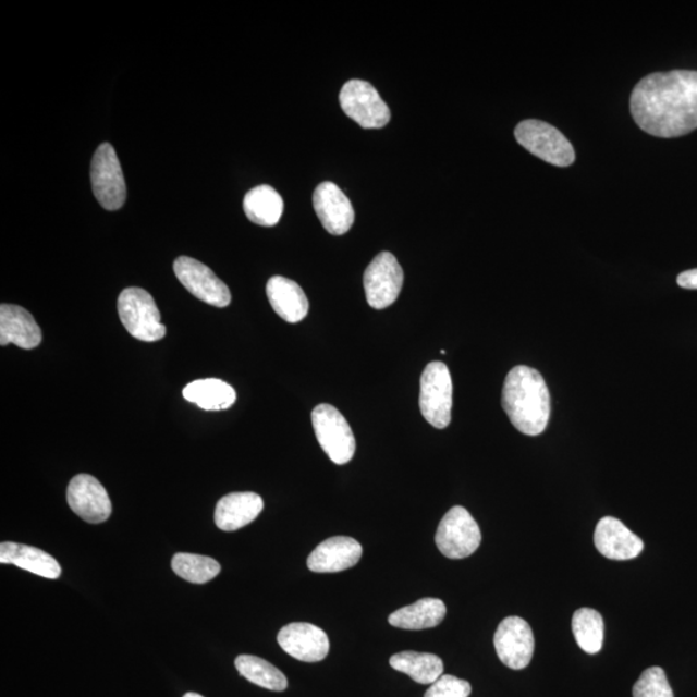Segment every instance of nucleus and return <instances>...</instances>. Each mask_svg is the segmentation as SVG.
I'll return each mask as SVG.
<instances>
[{
  "label": "nucleus",
  "instance_id": "f257e3e1",
  "mask_svg": "<svg viewBox=\"0 0 697 697\" xmlns=\"http://www.w3.org/2000/svg\"><path fill=\"white\" fill-rule=\"evenodd\" d=\"M631 111L640 130L673 138L697 129V72L672 70L645 76L634 87Z\"/></svg>",
  "mask_w": 697,
  "mask_h": 697
},
{
  "label": "nucleus",
  "instance_id": "f03ea898",
  "mask_svg": "<svg viewBox=\"0 0 697 697\" xmlns=\"http://www.w3.org/2000/svg\"><path fill=\"white\" fill-rule=\"evenodd\" d=\"M503 408L513 427L526 436H540L550 417V394L546 380L535 368L517 366L508 374Z\"/></svg>",
  "mask_w": 697,
  "mask_h": 697
},
{
  "label": "nucleus",
  "instance_id": "7ed1b4c3",
  "mask_svg": "<svg viewBox=\"0 0 697 697\" xmlns=\"http://www.w3.org/2000/svg\"><path fill=\"white\" fill-rule=\"evenodd\" d=\"M118 314L131 337L145 343H156L166 337V326L148 291L130 288L118 297Z\"/></svg>",
  "mask_w": 697,
  "mask_h": 697
},
{
  "label": "nucleus",
  "instance_id": "20e7f679",
  "mask_svg": "<svg viewBox=\"0 0 697 697\" xmlns=\"http://www.w3.org/2000/svg\"><path fill=\"white\" fill-rule=\"evenodd\" d=\"M517 142L531 155L557 167L575 162V150L560 130L538 120L523 121L514 131Z\"/></svg>",
  "mask_w": 697,
  "mask_h": 697
},
{
  "label": "nucleus",
  "instance_id": "39448f33",
  "mask_svg": "<svg viewBox=\"0 0 697 697\" xmlns=\"http://www.w3.org/2000/svg\"><path fill=\"white\" fill-rule=\"evenodd\" d=\"M314 433L320 448L338 465L351 462L355 453V438L351 425L331 404H319L311 413Z\"/></svg>",
  "mask_w": 697,
  "mask_h": 697
},
{
  "label": "nucleus",
  "instance_id": "423d86ee",
  "mask_svg": "<svg viewBox=\"0 0 697 697\" xmlns=\"http://www.w3.org/2000/svg\"><path fill=\"white\" fill-rule=\"evenodd\" d=\"M452 379L443 362H431L425 367L420 381L421 414L431 427L448 428L451 423Z\"/></svg>",
  "mask_w": 697,
  "mask_h": 697
},
{
  "label": "nucleus",
  "instance_id": "0eeeda50",
  "mask_svg": "<svg viewBox=\"0 0 697 697\" xmlns=\"http://www.w3.org/2000/svg\"><path fill=\"white\" fill-rule=\"evenodd\" d=\"M482 541L476 519L463 506H453L439 523L436 543L439 552L450 560L470 557Z\"/></svg>",
  "mask_w": 697,
  "mask_h": 697
},
{
  "label": "nucleus",
  "instance_id": "6e6552de",
  "mask_svg": "<svg viewBox=\"0 0 697 697\" xmlns=\"http://www.w3.org/2000/svg\"><path fill=\"white\" fill-rule=\"evenodd\" d=\"M90 181L97 201L108 211L123 207L127 198V186L123 176L120 159L109 143L97 148L90 164Z\"/></svg>",
  "mask_w": 697,
  "mask_h": 697
},
{
  "label": "nucleus",
  "instance_id": "1a4fd4ad",
  "mask_svg": "<svg viewBox=\"0 0 697 697\" xmlns=\"http://www.w3.org/2000/svg\"><path fill=\"white\" fill-rule=\"evenodd\" d=\"M344 113L366 130L382 129L390 122L389 107L371 83L353 80L340 93Z\"/></svg>",
  "mask_w": 697,
  "mask_h": 697
},
{
  "label": "nucleus",
  "instance_id": "9d476101",
  "mask_svg": "<svg viewBox=\"0 0 697 697\" xmlns=\"http://www.w3.org/2000/svg\"><path fill=\"white\" fill-rule=\"evenodd\" d=\"M367 303L374 309H386L399 298L403 285V269L390 253H381L368 265L365 277Z\"/></svg>",
  "mask_w": 697,
  "mask_h": 697
},
{
  "label": "nucleus",
  "instance_id": "9b49d317",
  "mask_svg": "<svg viewBox=\"0 0 697 697\" xmlns=\"http://www.w3.org/2000/svg\"><path fill=\"white\" fill-rule=\"evenodd\" d=\"M173 270L181 284L201 302L216 308H227L232 302L228 285L205 264L181 256L174 261Z\"/></svg>",
  "mask_w": 697,
  "mask_h": 697
},
{
  "label": "nucleus",
  "instance_id": "f8f14e48",
  "mask_svg": "<svg viewBox=\"0 0 697 697\" xmlns=\"http://www.w3.org/2000/svg\"><path fill=\"white\" fill-rule=\"evenodd\" d=\"M493 645L505 667L521 671L529 665L534 657L535 638L531 626L526 620L509 616L499 624Z\"/></svg>",
  "mask_w": 697,
  "mask_h": 697
},
{
  "label": "nucleus",
  "instance_id": "ddd939ff",
  "mask_svg": "<svg viewBox=\"0 0 697 697\" xmlns=\"http://www.w3.org/2000/svg\"><path fill=\"white\" fill-rule=\"evenodd\" d=\"M66 499L72 511L93 525L108 521L111 515V501L107 490L89 474H78L70 480Z\"/></svg>",
  "mask_w": 697,
  "mask_h": 697
},
{
  "label": "nucleus",
  "instance_id": "4468645a",
  "mask_svg": "<svg viewBox=\"0 0 697 697\" xmlns=\"http://www.w3.org/2000/svg\"><path fill=\"white\" fill-rule=\"evenodd\" d=\"M278 644L290 657L304 662H318L330 652V639L320 627L309 623H292L278 633Z\"/></svg>",
  "mask_w": 697,
  "mask_h": 697
},
{
  "label": "nucleus",
  "instance_id": "2eb2a0df",
  "mask_svg": "<svg viewBox=\"0 0 697 697\" xmlns=\"http://www.w3.org/2000/svg\"><path fill=\"white\" fill-rule=\"evenodd\" d=\"M313 205L323 228L332 235H343L354 224V208L337 184L326 181L313 195Z\"/></svg>",
  "mask_w": 697,
  "mask_h": 697
},
{
  "label": "nucleus",
  "instance_id": "dca6fc26",
  "mask_svg": "<svg viewBox=\"0 0 697 697\" xmlns=\"http://www.w3.org/2000/svg\"><path fill=\"white\" fill-rule=\"evenodd\" d=\"M595 543L599 553L613 561H629L644 550V541L622 521L604 517L598 522Z\"/></svg>",
  "mask_w": 697,
  "mask_h": 697
},
{
  "label": "nucleus",
  "instance_id": "f3484780",
  "mask_svg": "<svg viewBox=\"0 0 697 697\" xmlns=\"http://www.w3.org/2000/svg\"><path fill=\"white\" fill-rule=\"evenodd\" d=\"M362 549L357 540L347 536H333L320 542L308 558V567L313 573L332 574L352 568L360 561Z\"/></svg>",
  "mask_w": 697,
  "mask_h": 697
},
{
  "label": "nucleus",
  "instance_id": "a211bd4d",
  "mask_svg": "<svg viewBox=\"0 0 697 697\" xmlns=\"http://www.w3.org/2000/svg\"><path fill=\"white\" fill-rule=\"evenodd\" d=\"M264 509L260 494L233 492L222 498L215 511V523L222 531L232 533L253 523Z\"/></svg>",
  "mask_w": 697,
  "mask_h": 697
},
{
  "label": "nucleus",
  "instance_id": "6ab92c4d",
  "mask_svg": "<svg viewBox=\"0 0 697 697\" xmlns=\"http://www.w3.org/2000/svg\"><path fill=\"white\" fill-rule=\"evenodd\" d=\"M40 343L41 331L29 311L17 305L0 306V345L15 344L30 351Z\"/></svg>",
  "mask_w": 697,
  "mask_h": 697
},
{
  "label": "nucleus",
  "instance_id": "aec40b11",
  "mask_svg": "<svg viewBox=\"0 0 697 697\" xmlns=\"http://www.w3.org/2000/svg\"><path fill=\"white\" fill-rule=\"evenodd\" d=\"M267 295L271 308L285 322L298 323L308 316L309 302L299 285L289 278L276 276L269 279Z\"/></svg>",
  "mask_w": 697,
  "mask_h": 697
},
{
  "label": "nucleus",
  "instance_id": "412c9836",
  "mask_svg": "<svg viewBox=\"0 0 697 697\" xmlns=\"http://www.w3.org/2000/svg\"><path fill=\"white\" fill-rule=\"evenodd\" d=\"M0 562L13 564V566L29 571L34 575L51 578V580L61 575V566L52 555L41 549L23 546V543L10 541L0 543Z\"/></svg>",
  "mask_w": 697,
  "mask_h": 697
},
{
  "label": "nucleus",
  "instance_id": "4be33fe9",
  "mask_svg": "<svg viewBox=\"0 0 697 697\" xmlns=\"http://www.w3.org/2000/svg\"><path fill=\"white\" fill-rule=\"evenodd\" d=\"M448 613L445 604L438 598H423L414 604L396 610L389 616V624L404 631H424L443 622Z\"/></svg>",
  "mask_w": 697,
  "mask_h": 697
},
{
  "label": "nucleus",
  "instance_id": "5701e85b",
  "mask_svg": "<svg viewBox=\"0 0 697 697\" xmlns=\"http://www.w3.org/2000/svg\"><path fill=\"white\" fill-rule=\"evenodd\" d=\"M283 199L273 187L261 185L249 191L243 199V209L249 221L260 227H274L283 215Z\"/></svg>",
  "mask_w": 697,
  "mask_h": 697
},
{
  "label": "nucleus",
  "instance_id": "b1692460",
  "mask_svg": "<svg viewBox=\"0 0 697 697\" xmlns=\"http://www.w3.org/2000/svg\"><path fill=\"white\" fill-rule=\"evenodd\" d=\"M187 402L197 404L205 411H222L233 406L236 393L233 387L219 379L197 380L183 390Z\"/></svg>",
  "mask_w": 697,
  "mask_h": 697
},
{
  "label": "nucleus",
  "instance_id": "393cba45",
  "mask_svg": "<svg viewBox=\"0 0 697 697\" xmlns=\"http://www.w3.org/2000/svg\"><path fill=\"white\" fill-rule=\"evenodd\" d=\"M390 667L420 685H433L443 675V661L435 653L403 651L390 658Z\"/></svg>",
  "mask_w": 697,
  "mask_h": 697
},
{
  "label": "nucleus",
  "instance_id": "a878e982",
  "mask_svg": "<svg viewBox=\"0 0 697 697\" xmlns=\"http://www.w3.org/2000/svg\"><path fill=\"white\" fill-rule=\"evenodd\" d=\"M235 668L242 677L270 692L282 693L289 687L288 678L278 668L253 655H241L235 659Z\"/></svg>",
  "mask_w": 697,
  "mask_h": 697
},
{
  "label": "nucleus",
  "instance_id": "bb28decb",
  "mask_svg": "<svg viewBox=\"0 0 697 697\" xmlns=\"http://www.w3.org/2000/svg\"><path fill=\"white\" fill-rule=\"evenodd\" d=\"M573 632L582 650L595 655L602 650L604 623L601 613L592 609H580L574 613Z\"/></svg>",
  "mask_w": 697,
  "mask_h": 697
},
{
  "label": "nucleus",
  "instance_id": "cd10ccee",
  "mask_svg": "<svg viewBox=\"0 0 697 697\" xmlns=\"http://www.w3.org/2000/svg\"><path fill=\"white\" fill-rule=\"evenodd\" d=\"M173 573L193 584H205L220 574L221 566L211 557L178 553L172 558Z\"/></svg>",
  "mask_w": 697,
  "mask_h": 697
},
{
  "label": "nucleus",
  "instance_id": "c85d7f7f",
  "mask_svg": "<svg viewBox=\"0 0 697 697\" xmlns=\"http://www.w3.org/2000/svg\"><path fill=\"white\" fill-rule=\"evenodd\" d=\"M633 697H674L667 674L659 667L646 669L633 687Z\"/></svg>",
  "mask_w": 697,
  "mask_h": 697
},
{
  "label": "nucleus",
  "instance_id": "c756f323",
  "mask_svg": "<svg viewBox=\"0 0 697 697\" xmlns=\"http://www.w3.org/2000/svg\"><path fill=\"white\" fill-rule=\"evenodd\" d=\"M470 694L472 686L468 681L443 674L433 685H430L424 697H469Z\"/></svg>",
  "mask_w": 697,
  "mask_h": 697
},
{
  "label": "nucleus",
  "instance_id": "7c9ffc66",
  "mask_svg": "<svg viewBox=\"0 0 697 697\" xmlns=\"http://www.w3.org/2000/svg\"><path fill=\"white\" fill-rule=\"evenodd\" d=\"M680 288L686 290H697V269L683 271L677 278Z\"/></svg>",
  "mask_w": 697,
  "mask_h": 697
},
{
  "label": "nucleus",
  "instance_id": "2f4dec72",
  "mask_svg": "<svg viewBox=\"0 0 697 697\" xmlns=\"http://www.w3.org/2000/svg\"><path fill=\"white\" fill-rule=\"evenodd\" d=\"M184 697H205V696H201V695L195 694V693H187V694L184 695Z\"/></svg>",
  "mask_w": 697,
  "mask_h": 697
}]
</instances>
